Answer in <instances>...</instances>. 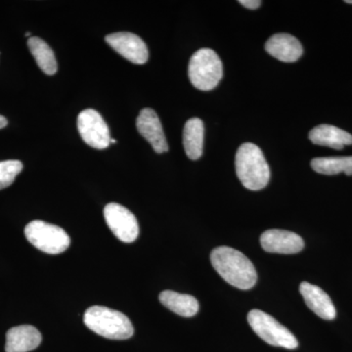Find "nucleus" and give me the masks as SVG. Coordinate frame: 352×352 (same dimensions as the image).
Returning a JSON list of instances; mask_svg holds the SVG:
<instances>
[{"label": "nucleus", "instance_id": "obj_25", "mask_svg": "<svg viewBox=\"0 0 352 352\" xmlns=\"http://www.w3.org/2000/svg\"><path fill=\"white\" fill-rule=\"evenodd\" d=\"M117 142V140H115V139L111 138V143H116Z\"/></svg>", "mask_w": 352, "mask_h": 352}, {"label": "nucleus", "instance_id": "obj_9", "mask_svg": "<svg viewBox=\"0 0 352 352\" xmlns=\"http://www.w3.org/2000/svg\"><path fill=\"white\" fill-rule=\"evenodd\" d=\"M106 41L113 50L133 64L142 65L148 61L149 51L142 38L131 32H115L106 36Z\"/></svg>", "mask_w": 352, "mask_h": 352}, {"label": "nucleus", "instance_id": "obj_22", "mask_svg": "<svg viewBox=\"0 0 352 352\" xmlns=\"http://www.w3.org/2000/svg\"><path fill=\"white\" fill-rule=\"evenodd\" d=\"M7 124H8V122H7L6 118H4L3 116L0 115V129L6 127Z\"/></svg>", "mask_w": 352, "mask_h": 352}, {"label": "nucleus", "instance_id": "obj_21", "mask_svg": "<svg viewBox=\"0 0 352 352\" xmlns=\"http://www.w3.org/2000/svg\"><path fill=\"white\" fill-rule=\"evenodd\" d=\"M239 3L245 8L254 10V9H258L261 6V0H240Z\"/></svg>", "mask_w": 352, "mask_h": 352}, {"label": "nucleus", "instance_id": "obj_10", "mask_svg": "<svg viewBox=\"0 0 352 352\" xmlns=\"http://www.w3.org/2000/svg\"><path fill=\"white\" fill-rule=\"evenodd\" d=\"M261 245L264 251L273 254H294L305 248L302 238L291 231L271 229L261 236Z\"/></svg>", "mask_w": 352, "mask_h": 352}, {"label": "nucleus", "instance_id": "obj_13", "mask_svg": "<svg viewBox=\"0 0 352 352\" xmlns=\"http://www.w3.org/2000/svg\"><path fill=\"white\" fill-rule=\"evenodd\" d=\"M265 50L279 61L292 63L302 56L303 48L298 38L289 34H276L265 43Z\"/></svg>", "mask_w": 352, "mask_h": 352}, {"label": "nucleus", "instance_id": "obj_1", "mask_svg": "<svg viewBox=\"0 0 352 352\" xmlns=\"http://www.w3.org/2000/svg\"><path fill=\"white\" fill-rule=\"evenodd\" d=\"M215 271L227 283L240 289H250L258 281L256 267L243 252L230 247H217L210 254Z\"/></svg>", "mask_w": 352, "mask_h": 352}, {"label": "nucleus", "instance_id": "obj_3", "mask_svg": "<svg viewBox=\"0 0 352 352\" xmlns=\"http://www.w3.org/2000/svg\"><path fill=\"white\" fill-rule=\"evenodd\" d=\"M83 322L88 329L106 339L127 340L134 333L129 317L109 307L95 305L88 308Z\"/></svg>", "mask_w": 352, "mask_h": 352}, {"label": "nucleus", "instance_id": "obj_6", "mask_svg": "<svg viewBox=\"0 0 352 352\" xmlns=\"http://www.w3.org/2000/svg\"><path fill=\"white\" fill-rule=\"evenodd\" d=\"M27 240L39 251L59 254L71 245V239L64 229L41 220L30 222L25 228Z\"/></svg>", "mask_w": 352, "mask_h": 352}, {"label": "nucleus", "instance_id": "obj_4", "mask_svg": "<svg viewBox=\"0 0 352 352\" xmlns=\"http://www.w3.org/2000/svg\"><path fill=\"white\" fill-rule=\"evenodd\" d=\"M190 82L201 91H210L219 85L223 66L219 55L210 48H201L191 57L188 66Z\"/></svg>", "mask_w": 352, "mask_h": 352}, {"label": "nucleus", "instance_id": "obj_5", "mask_svg": "<svg viewBox=\"0 0 352 352\" xmlns=\"http://www.w3.org/2000/svg\"><path fill=\"white\" fill-rule=\"evenodd\" d=\"M248 322L254 332L270 346L295 349L298 342L293 333L263 310L252 309L248 314Z\"/></svg>", "mask_w": 352, "mask_h": 352}, {"label": "nucleus", "instance_id": "obj_20", "mask_svg": "<svg viewBox=\"0 0 352 352\" xmlns=\"http://www.w3.org/2000/svg\"><path fill=\"white\" fill-rule=\"evenodd\" d=\"M22 170L23 164L20 161L9 160L0 162V190L10 186Z\"/></svg>", "mask_w": 352, "mask_h": 352}, {"label": "nucleus", "instance_id": "obj_19", "mask_svg": "<svg viewBox=\"0 0 352 352\" xmlns=\"http://www.w3.org/2000/svg\"><path fill=\"white\" fill-rule=\"evenodd\" d=\"M311 168L320 175H335L344 173L352 175V157H316L311 161Z\"/></svg>", "mask_w": 352, "mask_h": 352}, {"label": "nucleus", "instance_id": "obj_23", "mask_svg": "<svg viewBox=\"0 0 352 352\" xmlns=\"http://www.w3.org/2000/svg\"><path fill=\"white\" fill-rule=\"evenodd\" d=\"M32 36V32H25V36H28V38H29V36ZM32 38V36H31Z\"/></svg>", "mask_w": 352, "mask_h": 352}, {"label": "nucleus", "instance_id": "obj_15", "mask_svg": "<svg viewBox=\"0 0 352 352\" xmlns=\"http://www.w3.org/2000/svg\"><path fill=\"white\" fill-rule=\"evenodd\" d=\"M309 139L315 145L326 146L342 150L344 146L352 144V135L339 127L331 124H320L309 132Z\"/></svg>", "mask_w": 352, "mask_h": 352}, {"label": "nucleus", "instance_id": "obj_18", "mask_svg": "<svg viewBox=\"0 0 352 352\" xmlns=\"http://www.w3.org/2000/svg\"><path fill=\"white\" fill-rule=\"evenodd\" d=\"M28 46L41 71L48 76L55 75L58 69L57 61L50 46L38 36L30 38Z\"/></svg>", "mask_w": 352, "mask_h": 352}, {"label": "nucleus", "instance_id": "obj_12", "mask_svg": "<svg viewBox=\"0 0 352 352\" xmlns=\"http://www.w3.org/2000/svg\"><path fill=\"white\" fill-rule=\"evenodd\" d=\"M305 303L315 314L324 320H333L337 316V310L330 296L319 287L302 282L300 286Z\"/></svg>", "mask_w": 352, "mask_h": 352}, {"label": "nucleus", "instance_id": "obj_2", "mask_svg": "<svg viewBox=\"0 0 352 352\" xmlns=\"http://www.w3.org/2000/svg\"><path fill=\"white\" fill-rule=\"evenodd\" d=\"M236 173L245 188L258 191L267 186L270 179V168L258 146L245 143L236 154Z\"/></svg>", "mask_w": 352, "mask_h": 352}, {"label": "nucleus", "instance_id": "obj_7", "mask_svg": "<svg viewBox=\"0 0 352 352\" xmlns=\"http://www.w3.org/2000/svg\"><path fill=\"white\" fill-rule=\"evenodd\" d=\"M78 129L82 140L94 149H106L111 144L110 129L94 109H87L78 115Z\"/></svg>", "mask_w": 352, "mask_h": 352}, {"label": "nucleus", "instance_id": "obj_24", "mask_svg": "<svg viewBox=\"0 0 352 352\" xmlns=\"http://www.w3.org/2000/svg\"><path fill=\"white\" fill-rule=\"evenodd\" d=\"M346 3L352 4V0H346Z\"/></svg>", "mask_w": 352, "mask_h": 352}, {"label": "nucleus", "instance_id": "obj_8", "mask_svg": "<svg viewBox=\"0 0 352 352\" xmlns=\"http://www.w3.org/2000/svg\"><path fill=\"white\" fill-rule=\"evenodd\" d=\"M104 217L107 226L118 239L132 243L138 239L139 226L138 219L131 210L117 203L108 204L104 208Z\"/></svg>", "mask_w": 352, "mask_h": 352}, {"label": "nucleus", "instance_id": "obj_11", "mask_svg": "<svg viewBox=\"0 0 352 352\" xmlns=\"http://www.w3.org/2000/svg\"><path fill=\"white\" fill-rule=\"evenodd\" d=\"M136 126L141 135L151 144L154 151L157 154L168 151V141L161 120L157 113L150 108H145L139 113L136 120Z\"/></svg>", "mask_w": 352, "mask_h": 352}, {"label": "nucleus", "instance_id": "obj_17", "mask_svg": "<svg viewBox=\"0 0 352 352\" xmlns=\"http://www.w3.org/2000/svg\"><path fill=\"white\" fill-rule=\"evenodd\" d=\"M162 305L182 317H192L198 314L199 302L194 296L173 291H164L160 294Z\"/></svg>", "mask_w": 352, "mask_h": 352}, {"label": "nucleus", "instance_id": "obj_16", "mask_svg": "<svg viewBox=\"0 0 352 352\" xmlns=\"http://www.w3.org/2000/svg\"><path fill=\"white\" fill-rule=\"evenodd\" d=\"M204 135L205 127L201 120L193 118L187 120L183 131V146L189 159L196 161L203 155Z\"/></svg>", "mask_w": 352, "mask_h": 352}, {"label": "nucleus", "instance_id": "obj_14", "mask_svg": "<svg viewBox=\"0 0 352 352\" xmlns=\"http://www.w3.org/2000/svg\"><path fill=\"white\" fill-rule=\"evenodd\" d=\"M43 337L38 329L31 325L11 328L6 333V352H28L41 344Z\"/></svg>", "mask_w": 352, "mask_h": 352}]
</instances>
